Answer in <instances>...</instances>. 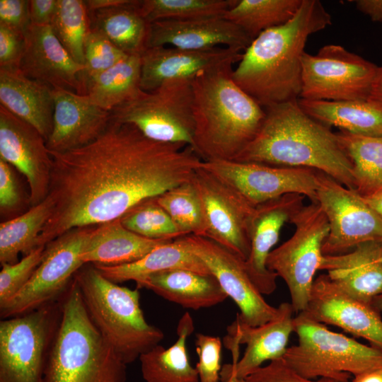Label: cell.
<instances>
[{"label": "cell", "mask_w": 382, "mask_h": 382, "mask_svg": "<svg viewBox=\"0 0 382 382\" xmlns=\"http://www.w3.org/2000/svg\"><path fill=\"white\" fill-rule=\"evenodd\" d=\"M161 297L192 310L209 308L224 301L228 296L212 274L175 269L153 274L137 283Z\"/></svg>", "instance_id": "4316f807"}, {"label": "cell", "mask_w": 382, "mask_h": 382, "mask_svg": "<svg viewBox=\"0 0 382 382\" xmlns=\"http://www.w3.org/2000/svg\"><path fill=\"white\" fill-rule=\"evenodd\" d=\"M18 185L10 164L0 158V207L1 212L16 208L19 204Z\"/></svg>", "instance_id": "7dc6e473"}, {"label": "cell", "mask_w": 382, "mask_h": 382, "mask_svg": "<svg viewBox=\"0 0 382 382\" xmlns=\"http://www.w3.org/2000/svg\"><path fill=\"white\" fill-rule=\"evenodd\" d=\"M54 113L47 146L52 152L83 147L98 139L111 121V113L93 103L86 95L53 88Z\"/></svg>", "instance_id": "44dd1931"}, {"label": "cell", "mask_w": 382, "mask_h": 382, "mask_svg": "<svg viewBox=\"0 0 382 382\" xmlns=\"http://www.w3.org/2000/svg\"><path fill=\"white\" fill-rule=\"evenodd\" d=\"M52 30L72 59L84 64V42L91 30L88 11L84 1L58 0Z\"/></svg>", "instance_id": "f35d334b"}, {"label": "cell", "mask_w": 382, "mask_h": 382, "mask_svg": "<svg viewBox=\"0 0 382 382\" xmlns=\"http://www.w3.org/2000/svg\"><path fill=\"white\" fill-rule=\"evenodd\" d=\"M84 64L80 74L83 95L87 85L96 76L113 66L127 54L103 34L91 29L84 42Z\"/></svg>", "instance_id": "60d3db41"}, {"label": "cell", "mask_w": 382, "mask_h": 382, "mask_svg": "<svg viewBox=\"0 0 382 382\" xmlns=\"http://www.w3.org/2000/svg\"><path fill=\"white\" fill-rule=\"evenodd\" d=\"M191 315L186 312L179 320L178 339L169 348L158 345L139 359L146 382H199L198 372L189 361L187 339L194 331Z\"/></svg>", "instance_id": "4dcf8cb0"}, {"label": "cell", "mask_w": 382, "mask_h": 382, "mask_svg": "<svg viewBox=\"0 0 382 382\" xmlns=\"http://www.w3.org/2000/svg\"><path fill=\"white\" fill-rule=\"evenodd\" d=\"M378 66L339 45H327L302 58L299 98L359 100L369 98Z\"/></svg>", "instance_id": "8fae6325"}, {"label": "cell", "mask_w": 382, "mask_h": 382, "mask_svg": "<svg viewBox=\"0 0 382 382\" xmlns=\"http://www.w3.org/2000/svg\"><path fill=\"white\" fill-rule=\"evenodd\" d=\"M141 54H127L93 79L85 95L98 107L112 111L140 89Z\"/></svg>", "instance_id": "836d02e7"}, {"label": "cell", "mask_w": 382, "mask_h": 382, "mask_svg": "<svg viewBox=\"0 0 382 382\" xmlns=\"http://www.w3.org/2000/svg\"><path fill=\"white\" fill-rule=\"evenodd\" d=\"M353 165L355 190L363 197L382 190V135L337 132Z\"/></svg>", "instance_id": "e575fe53"}, {"label": "cell", "mask_w": 382, "mask_h": 382, "mask_svg": "<svg viewBox=\"0 0 382 382\" xmlns=\"http://www.w3.org/2000/svg\"><path fill=\"white\" fill-rule=\"evenodd\" d=\"M201 165L255 207L291 193L302 195L316 202L318 170L315 169L235 161H202Z\"/></svg>", "instance_id": "9a60e30c"}, {"label": "cell", "mask_w": 382, "mask_h": 382, "mask_svg": "<svg viewBox=\"0 0 382 382\" xmlns=\"http://www.w3.org/2000/svg\"><path fill=\"white\" fill-rule=\"evenodd\" d=\"M183 236L204 237L205 221L197 192L191 182L184 183L155 197Z\"/></svg>", "instance_id": "74e56055"}, {"label": "cell", "mask_w": 382, "mask_h": 382, "mask_svg": "<svg viewBox=\"0 0 382 382\" xmlns=\"http://www.w3.org/2000/svg\"><path fill=\"white\" fill-rule=\"evenodd\" d=\"M294 313L291 303L284 302L277 307L276 316L260 325H249L236 316L227 328L228 335L246 347L240 360L233 359L231 364L223 367L221 378L233 376L237 380H243L262 366L263 362L282 358L294 332Z\"/></svg>", "instance_id": "d6986e66"}, {"label": "cell", "mask_w": 382, "mask_h": 382, "mask_svg": "<svg viewBox=\"0 0 382 382\" xmlns=\"http://www.w3.org/2000/svg\"><path fill=\"white\" fill-rule=\"evenodd\" d=\"M50 153L48 195L54 208L37 247L72 229L120 219L138 204L190 181L202 161L190 146L156 141L132 125L112 120L93 142Z\"/></svg>", "instance_id": "6da1fadb"}, {"label": "cell", "mask_w": 382, "mask_h": 382, "mask_svg": "<svg viewBox=\"0 0 382 382\" xmlns=\"http://www.w3.org/2000/svg\"><path fill=\"white\" fill-rule=\"evenodd\" d=\"M0 322V382H42L62 318V298Z\"/></svg>", "instance_id": "9c48e42d"}, {"label": "cell", "mask_w": 382, "mask_h": 382, "mask_svg": "<svg viewBox=\"0 0 382 382\" xmlns=\"http://www.w3.org/2000/svg\"><path fill=\"white\" fill-rule=\"evenodd\" d=\"M126 0H86L84 1L88 11L105 8L123 4Z\"/></svg>", "instance_id": "f5cc1de1"}, {"label": "cell", "mask_w": 382, "mask_h": 382, "mask_svg": "<svg viewBox=\"0 0 382 382\" xmlns=\"http://www.w3.org/2000/svg\"><path fill=\"white\" fill-rule=\"evenodd\" d=\"M363 197L382 219V190Z\"/></svg>", "instance_id": "db71d44e"}, {"label": "cell", "mask_w": 382, "mask_h": 382, "mask_svg": "<svg viewBox=\"0 0 382 382\" xmlns=\"http://www.w3.org/2000/svg\"><path fill=\"white\" fill-rule=\"evenodd\" d=\"M221 379L222 382H237L236 379L233 376H226Z\"/></svg>", "instance_id": "9f6ffc18"}, {"label": "cell", "mask_w": 382, "mask_h": 382, "mask_svg": "<svg viewBox=\"0 0 382 382\" xmlns=\"http://www.w3.org/2000/svg\"><path fill=\"white\" fill-rule=\"evenodd\" d=\"M264 109L258 132L235 161L312 168L355 190L353 165L337 133L307 115L298 100Z\"/></svg>", "instance_id": "3957f363"}, {"label": "cell", "mask_w": 382, "mask_h": 382, "mask_svg": "<svg viewBox=\"0 0 382 382\" xmlns=\"http://www.w3.org/2000/svg\"><path fill=\"white\" fill-rule=\"evenodd\" d=\"M0 23L25 35L31 25L28 0H0Z\"/></svg>", "instance_id": "bcb514c9"}, {"label": "cell", "mask_w": 382, "mask_h": 382, "mask_svg": "<svg viewBox=\"0 0 382 382\" xmlns=\"http://www.w3.org/2000/svg\"><path fill=\"white\" fill-rule=\"evenodd\" d=\"M191 182L203 209L204 238L246 260L250 251V227L255 207L202 165L195 171Z\"/></svg>", "instance_id": "5bb4252c"}, {"label": "cell", "mask_w": 382, "mask_h": 382, "mask_svg": "<svg viewBox=\"0 0 382 382\" xmlns=\"http://www.w3.org/2000/svg\"><path fill=\"white\" fill-rule=\"evenodd\" d=\"M25 44V35L0 23V69H20Z\"/></svg>", "instance_id": "f6af8a7d"}, {"label": "cell", "mask_w": 382, "mask_h": 382, "mask_svg": "<svg viewBox=\"0 0 382 382\" xmlns=\"http://www.w3.org/2000/svg\"><path fill=\"white\" fill-rule=\"evenodd\" d=\"M93 229L74 228L49 243L43 259L29 281L0 306L1 318L20 316L59 300L84 265L81 255Z\"/></svg>", "instance_id": "7c38bea8"}, {"label": "cell", "mask_w": 382, "mask_h": 382, "mask_svg": "<svg viewBox=\"0 0 382 382\" xmlns=\"http://www.w3.org/2000/svg\"><path fill=\"white\" fill-rule=\"evenodd\" d=\"M139 0L88 11L91 29L103 34L125 54H141L146 49L149 23L139 10Z\"/></svg>", "instance_id": "1f68e13d"}, {"label": "cell", "mask_w": 382, "mask_h": 382, "mask_svg": "<svg viewBox=\"0 0 382 382\" xmlns=\"http://www.w3.org/2000/svg\"><path fill=\"white\" fill-rule=\"evenodd\" d=\"M172 240H154L127 229L116 219L93 229L81 253L84 265H119L137 261Z\"/></svg>", "instance_id": "83f0119b"}, {"label": "cell", "mask_w": 382, "mask_h": 382, "mask_svg": "<svg viewBox=\"0 0 382 382\" xmlns=\"http://www.w3.org/2000/svg\"><path fill=\"white\" fill-rule=\"evenodd\" d=\"M109 280L116 283H137L161 272L184 269L212 274L204 262L190 250L185 236L161 244L140 260L119 265H93Z\"/></svg>", "instance_id": "f1b7e54d"}, {"label": "cell", "mask_w": 382, "mask_h": 382, "mask_svg": "<svg viewBox=\"0 0 382 382\" xmlns=\"http://www.w3.org/2000/svg\"><path fill=\"white\" fill-rule=\"evenodd\" d=\"M301 108L327 126H335L352 134L382 135V105L367 100H313L298 99Z\"/></svg>", "instance_id": "f546056e"}, {"label": "cell", "mask_w": 382, "mask_h": 382, "mask_svg": "<svg viewBox=\"0 0 382 382\" xmlns=\"http://www.w3.org/2000/svg\"><path fill=\"white\" fill-rule=\"evenodd\" d=\"M238 0H142L139 10L148 23L224 17Z\"/></svg>", "instance_id": "8d00e7d4"}, {"label": "cell", "mask_w": 382, "mask_h": 382, "mask_svg": "<svg viewBox=\"0 0 382 382\" xmlns=\"http://www.w3.org/2000/svg\"><path fill=\"white\" fill-rule=\"evenodd\" d=\"M298 343L282 359L296 373L309 379L349 381L362 372L382 366V352L329 330L303 312L294 318Z\"/></svg>", "instance_id": "52a82bcc"}, {"label": "cell", "mask_w": 382, "mask_h": 382, "mask_svg": "<svg viewBox=\"0 0 382 382\" xmlns=\"http://www.w3.org/2000/svg\"><path fill=\"white\" fill-rule=\"evenodd\" d=\"M382 242L369 241L340 255H323L320 270L353 296L371 303L382 294Z\"/></svg>", "instance_id": "d4e9b609"}, {"label": "cell", "mask_w": 382, "mask_h": 382, "mask_svg": "<svg viewBox=\"0 0 382 382\" xmlns=\"http://www.w3.org/2000/svg\"><path fill=\"white\" fill-rule=\"evenodd\" d=\"M110 113L111 120L132 125L150 139L192 146V79L168 80L150 91L140 89Z\"/></svg>", "instance_id": "ba28073f"}, {"label": "cell", "mask_w": 382, "mask_h": 382, "mask_svg": "<svg viewBox=\"0 0 382 382\" xmlns=\"http://www.w3.org/2000/svg\"><path fill=\"white\" fill-rule=\"evenodd\" d=\"M331 23L320 1L303 0L291 20L252 40L233 69V79L262 108L298 100L308 38Z\"/></svg>", "instance_id": "7a4b0ae2"}, {"label": "cell", "mask_w": 382, "mask_h": 382, "mask_svg": "<svg viewBox=\"0 0 382 382\" xmlns=\"http://www.w3.org/2000/svg\"><path fill=\"white\" fill-rule=\"evenodd\" d=\"M20 70L27 77L52 88H61L83 95L76 63L57 38L50 25H31L25 35Z\"/></svg>", "instance_id": "cb8c5ba5"}, {"label": "cell", "mask_w": 382, "mask_h": 382, "mask_svg": "<svg viewBox=\"0 0 382 382\" xmlns=\"http://www.w3.org/2000/svg\"><path fill=\"white\" fill-rule=\"evenodd\" d=\"M372 306L380 313H382V294L376 296L371 301Z\"/></svg>", "instance_id": "11a10c76"}, {"label": "cell", "mask_w": 382, "mask_h": 382, "mask_svg": "<svg viewBox=\"0 0 382 382\" xmlns=\"http://www.w3.org/2000/svg\"><path fill=\"white\" fill-rule=\"evenodd\" d=\"M303 0H238L224 18L241 28L252 40L281 25L296 13Z\"/></svg>", "instance_id": "d590c367"}, {"label": "cell", "mask_w": 382, "mask_h": 382, "mask_svg": "<svg viewBox=\"0 0 382 382\" xmlns=\"http://www.w3.org/2000/svg\"><path fill=\"white\" fill-rule=\"evenodd\" d=\"M233 64L192 79L195 131L192 149L202 161H235L258 132L262 108L232 77Z\"/></svg>", "instance_id": "277c9868"}, {"label": "cell", "mask_w": 382, "mask_h": 382, "mask_svg": "<svg viewBox=\"0 0 382 382\" xmlns=\"http://www.w3.org/2000/svg\"><path fill=\"white\" fill-rule=\"evenodd\" d=\"M120 219L127 229L146 238L174 240L184 236L155 197L138 204Z\"/></svg>", "instance_id": "ab89813d"}, {"label": "cell", "mask_w": 382, "mask_h": 382, "mask_svg": "<svg viewBox=\"0 0 382 382\" xmlns=\"http://www.w3.org/2000/svg\"><path fill=\"white\" fill-rule=\"evenodd\" d=\"M74 279L90 318L125 364L163 340L162 330L145 319L139 289L120 286L90 264L84 265Z\"/></svg>", "instance_id": "8992f818"}, {"label": "cell", "mask_w": 382, "mask_h": 382, "mask_svg": "<svg viewBox=\"0 0 382 382\" xmlns=\"http://www.w3.org/2000/svg\"><path fill=\"white\" fill-rule=\"evenodd\" d=\"M355 5L360 12L374 22L382 23V0H357Z\"/></svg>", "instance_id": "681fc988"}, {"label": "cell", "mask_w": 382, "mask_h": 382, "mask_svg": "<svg viewBox=\"0 0 382 382\" xmlns=\"http://www.w3.org/2000/svg\"><path fill=\"white\" fill-rule=\"evenodd\" d=\"M58 0H29L31 25H50L56 14Z\"/></svg>", "instance_id": "c3c4849f"}, {"label": "cell", "mask_w": 382, "mask_h": 382, "mask_svg": "<svg viewBox=\"0 0 382 382\" xmlns=\"http://www.w3.org/2000/svg\"><path fill=\"white\" fill-rule=\"evenodd\" d=\"M291 223L295 226L294 234L270 252L267 267L284 281L298 314L306 308L315 274L320 270L329 224L318 202L303 206Z\"/></svg>", "instance_id": "30bf717a"}, {"label": "cell", "mask_w": 382, "mask_h": 382, "mask_svg": "<svg viewBox=\"0 0 382 382\" xmlns=\"http://www.w3.org/2000/svg\"><path fill=\"white\" fill-rule=\"evenodd\" d=\"M1 105L48 139L53 124V88L18 69H0Z\"/></svg>", "instance_id": "484cf974"}, {"label": "cell", "mask_w": 382, "mask_h": 382, "mask_svg": "<svg viewBox=\"0 0 382 382\" xmlns=\"http://www.w3.org/2000/svg\"><path fill=\"white\" fill-rule=\"evenodd\" d=\"M38 246L14 264H3L0 272V306L4 305L29 281L45 255Z\"/></svg>", "instance_id": "b9f144b4"}, {"label": "cell", "mask_w": 382, "mask_h": 382, "mask_svg": "<svg viewBox=\"0 0 382 382\" xmlns=\"http://www.w3.org/2000/svg\"><path fill=\"white\" fill-rule=\"evenodd\" d=\"M62 310L42 382H126L127 364L92 322L74 279Z\"/></svg>", "instance_id": "5b68a950"}, {"label": "cell", "mask_w": 382, "mask_h": 382, "mask_svg": "<svg viewBox=\"0 0 382 382\" xmlns=\"http://www.w3.org/2000/svg\"><path fill=\"white\" fill-rule=\"evenodd\" d=\"M196 352L199 361L195 368L199 382H219L220 379L221 342L219 337L197 333Z\"/></svg>", "instance_id": "7bdbcfd3"}, {"label": "cell", "mask_w": 382, "mask_h": 382, "mask_svg": "<svg viewBox=\"0 0 382 382\" xmlns=\"http://www.w3.org/2000/svg\"><path fill=\"white\" fill-rule=\"evenodd\" d=\"M369 100L382 105V64L378 67Z\"/></svg>", "instance_id": "816d5d0a"}, {"label": "cell", "mask_w": 382, "mask_h": 382, "mask_svg": "<svg viewBox=\"0 0 382 382\" xmlns=\"http://www.w3.org/2000/svg\"><path fill=\"white\" fill-rule=\"evenodd\" d=\"M318 181L316 202L329 224L323 255L343 254L364 243L382 242V219L356 190L320 171Z\"/></svg>", "instance_id": "4fadbf2b"}, {"label": "cell", "mask_w": 382, "mask_h": 382, "mask_svg": "<svg viewBox=\"0 0 382 382\" xmlns=\"http://www.w3.org/2000/svg\"><path fill=\"white\" fill-rule=\"evenodd\" d=\"M379 261L382 263V253H381V256L379 257Z\"/></svg>", "instance_id": "6f0895ef"}, {"label": "cell", "mask_w": 382, "mask_h": 382, "mask_svg": "<svg viewBox=\"0 0 382 382\" xmlns=\"http://www.w3.org/2000/svg\"><path fill=\"white\" fill-rule=\"evenodd\" d=\"M304 198L300 194H286L255 207L250 227V251L245 265L262 295L271 294L277 289L278 276L268 270L267 260L284 224L291 223L304 206Z\"/></svg>", "instance_id": "ffe728a7"}, {"label": "cell", "mask_w": 382, "mask_h": 382, "mask_svg": "<svg viewBox=\"0 0 382 382\" xmlns=\"http://www.w3.org/2000/svg\"><path fill=\"white\" fill-rule=\"evenodd\" d=\"M238 382H349L328 378H306L294 371L282 358L260 366L243 380Z\"/></svg>", "instance_id": "ee69618b"}, {"label": "cell", "mask_w": 382, "mask_h": 382, "mask_svg": "<svg viewBox=\"0 0 382 382\" xmlns=\"http://www.w3.org/2000/svg\"><path fill=\"white\" fill-rule=\"evenodd\" d=\"M190 250L202 260L221 288L238 306V318L251 326L272 320L277 307L269 304L247 272L245 260L214 241L195 235L185 236Z\"/></svg>", "instance_id": "2e32d148"}, {"label": "cell", "mask_w": 382, "mask_h": 382, "mask_svg": "<svg viewBox=\"0 0 382 382\" xmlns=\"http://www.w3.org/2000/svg\"><path fill=\"white\" fill-rule=\"evenodd\" d=\"M0 158L26 178L31 206L49 193L52 158L46 140L33 126L0 105Z\"/></svg>", "instance_id": "ac0fdd59"}, {"label": "cell", "mask_w": 382, "mask_h": 382, "mask_svg": "<svg viewBox=\"0 0 382 382\" xmlns=\"http://www.w3.org/2000/svg\"><path fill=\"white\" fill-rule=\"evenodd\" d=\"M349 382H382V366L357 374Z\"/></svg>", "instance_id": "f907efd6"}, {"label": "cell", "mask_w": 382, "mask_h": 382, "mask_svg": "<svg viewBox=\"0 0 382 382\" xmlns=\"http://www.w3.org/2000/svg\"><path fill=\"white\" fill-rule=\"evenodd\" d=\"M243 50L219 47L191 50L170 46L146 48L141 53L140 88L154 90L163 82L175 79H192L198 73L218 66L238 63Z\"/></svg>", "instance_id": "603a6c76"}, {"label": "cell", "mask_w": 382, "mask_h": 382, "mask_svg": "<svg viewBox=\"0 0 382 382\" xmlns=\"http://www.w3.org/2000/svg\"><path fill=\"white\" fill-rule=\"evenodd\" d=\"M54 204L47 195L24 214L0 224V262L14 264L19 253L28 255L37 247L38 238L51 217Z\"/></svg>", "instance_id": "d6a6232c"}, {"label": "cell", "mask_w": 382, "mask_h": 382, "mask_svg": "<svg viewBox=\"0 0 382 382\" xmlns=\"http://www.w3.org/2000/svg\"><path fill=\"white\" fill-rule=\"evenodd\" d=\"M302 312L316 321L361 337L382 352L381 313L371 303L340 288L326 274L315 279L307 307Z\"/></svg>", "instance_id": "e0dca14e"}, {"label": "cell", "mask_w": 382, "mask_h": 382, "mask_svg": "<svg viewBox=\"0 0 382 382\" xmlns=\"http://www.w3.org/2000/svg\"><path fill=\"white\" fill-rule=\"evenodd\" d=\"M252 39L224 17L192 20H162L149 23L146 48L170 46L191 50L219 47L243 51Z\"/></svg>", "instance_id": "7402d4cb"}]
</instances>
